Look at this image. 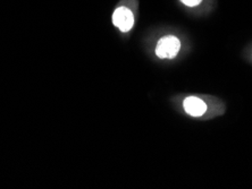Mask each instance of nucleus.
Here are the masks:
<instances>
[{"instance_id": "1", "label": "nucleus", "mask_w": 252, "mask_h": 189, "mask_svg": "<svg viewBox=\"0 0 252 189\" xmlns=\"http://www.w3.org/2000/svg\"><path fill=\"white\" fill-rule=\"evenodd\" d=\"M181 108L187 116L200 120H209L223 116L225 103L213 95L188 94L181 100Z\"/></svg>"}, {"instance_id": "5", "label": "nucleus", "mask_w": 252, "mask_h": 189, "mask_svg": "<svg viewBox=\"0 0 252 189\" xmlns=\"http://www.w3.org/2000/svg\"><path fill=\"white\" fill-rule=\"evenodd\" d=\"M251 54H252V53H251Z\"/></svg>"}, {"instance_id": "4", "label": "nucleus", "mask_w": 252, "mask_h": 189, "mask_svg": "<svg viewBox=\"0 0 252 189\" xmlns=\"http://www.w3.org/2000/svg\"><path fill=\"white\" fill-rule=\"evenodd\" d=\"M184 6L189 7V8H195L199 7L203 2V0H180Z\"/></svg>"}, {"instance_id": "2", "label": "nucleus", "mask_w": 252, "mask_h": 189, "mask_svg": "<svg viewBox=\"0 0 252 189\" xmlns=\"http://www.w3.org/2000/svg\"><path fill=\"white\" fill-rule=\"evenodd\" d=\"M182 49V42L176 35L168 34L159 39L155 54L159 59H175Z\"/></svg>"}, {"instance_id": "3", "label": "nucleus", "mask_w": 252, "mask_h": 189, "mask_svg": "<svg viewBox=\"0 0 252 189\" xmlns=\"http://www.w3.org/2000/svg\"><path fill=\"white\" fill-rule=\"evenodd\" d=\"M135 17L129 8L125 6L117 7L113 13V24L121 32L127 33L134 27Z\"/></svg>"}]
</instances>
